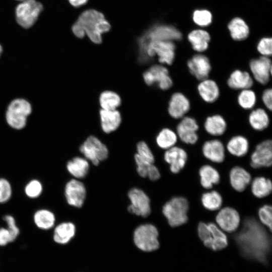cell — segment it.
<instances>
[{"label":"cell","mask_w":272,"mask_h":272,"mask_svg":"<svg viewBox=\"0 0 272 272\" xmlns=\"http://www.w3.org/2000/svg\"><path fill=\"white\" fill-rule=\"evenodd\" d=\"M236 240L241 253L247 258L264 263L270 247L268 235L254 219H247Z\"/></svg>","instance_id":"1"},{"label":"cell","mask_w":272,"mask_h":272,"mask_svg":"<svg viewBox=\"0 0 272 272\" xmlns=\"http://www.w3.org/2000/svg\"><path fill=\"white\" fill-rule=\"evenodd\" d=\"M111 25L104 15L94 9H88L82 13L72 26L73 33L82 38L86 34L91 41L100 44L102 34L110 30Z\"/></svg>","instance_id":"2"},{"label":"cell","mask_w":272,"mask_h":272,"mask_svg":"<svg viewBox=\"0 0 272 272\" xmlns=\"http://www.w3.org/2000/svg\"><path fill=\"white\" fill-rule=\"evenodd\" d=\"M139 47V60L141 63H147L157 55L162 63L171 65L175 58V45L172 41L137 40Z\"/></svg>","instance_id":"3"},{"label":"cell","mask_w":272,"mask_h":272,"mask_svg":"<svg viewBox=\"0 0 272 272\" xmlns=\"http://www.w3.org/2000/svg\"><path fill=\"white\" fill-rule=\"evenodd\" d=\"M198 235L204 245L214 250H220L228 245L227 237L217 225L213 223L200 222L197 227Z\"/></svg>","instance_id":"4"},{"label":"cell","mask_w":272,"mask_h":272,"mask_svg":"<svg viewBox=\"0 0 272 272\" xmlns=\"http://www.w3.org/2000/svg\"><path fill=\"white\" fill-rule=\"evenodd\" d=\"M189 205L183 197L177 196L167 201L163 207V214L172 227L180 226L188 221Z\"/></svg>","instance_id":"5"},{"label":"cell","mask_w":272,"mask_h":272,"mask_svg":"<svg viewBox=\"0 0 272 272\" xmlns=\"http://www.w3.org/2000/svg\"><path fill=\"white\" fill-rule=\"evenodd\" d=\"M30 104L23 99H16L9 105L6 112V120L12 127L20 129L26 125L27 116L31 113Z\"/></svg>","instance_id":"6"},{"label":"cell","mask_w":272,"mask_h":272,"mask_svg":"<svg viewBox=\"0 0 272 272\" xmlns=\"http://www.w3.org/2000/svg\"><path fill=\"white\" fill-rule=\"evenodd\" d=\"M158 231L156 227L150 224L139 226L134 231L133 240L136 246L145 251L156 250L159 246Z\"/></svg>","instance_id":"7"},{"label":"cell","mask_w":272,"mask_h":272,"mask_svg":"<svg viewBox=\"0 0 272 272\" xmlns=\"http://www.w3.org/2000/svg\"><path fill=\"white\" fill-rule=\"evenodd\" d=\"M43 10V6L35 0H25L16 9L18 23L24 28L32 26Z\"/></svg>","instance_id":"8"},{"label":"cell","mask_w":272,"mask_h":272,"mask_svg":"<svg viewBox=\"0 0 272 272\" xmlns=\"http://www.w3.org/2000/svg\"><path fill=\"white\" fill-rule=\"evenodd\" d=\"M182 38V34L175 27L164 24H156L146 31L138 38V40L148 41L162 40L173 41Z\"/></svg>","instance_id":"9"},{"label":"cell","mask_w":272,"mask_h":272,"mask_svg":"<svg viewBox=\"0 0 272 272\" xmlns=\"http://www.w3.org/2000/svg\"><path fill=\"white\" fill-rule=\"evenodd\" d=\"M80 151L85 157L94 165L108 157V151L106 146L94 136H90L80 146Z\"/></svg>","instance_id":"10"},{"label":"cell","mask_w":272,"mask_h":272,"mask_svg":"<svg viewBox=\"0 0 272 272\" xmlns=\"http://www.w3.org/2000/svg\"><path fill=\"white\" fill-rule=\"evenodd\" d=\"M143 78L148 85L157 84L163 90H167L173 85V81L169 75L168 69L162 65L152 66L144 73Z\"/></svg>","instance_id":"11"},{"label":"cell","mask_w":272,"mask_h":272,"mask_svg":"<svg viewBox=\"0 0 272 272\" xmlns=\"http://www.w3.org/2000/svg\"><path fill=\"white\" fill-rule=\"evenodd\" d=\"M131 204L127 209L129 213L143 217L151 213L150 201L148 196L141 189L133 188L128 193Z\"/></svg>","instance_id":"12"},{"label":"cell","mask_w":272,"mask_h":272,"mask_svg":"<svg viewBox=\"0 0 272 272\" xmlns=\"http://www.w3.org/2000/svg\"><path fill=\"white\" fill-rule=\"evenodd\" d=\"M249 68L253 78L259 84L265 85L270 81L272 66L268 57L261 56L252 59L249 62Z\"/></svg>","instance_id":"13"},{"label":"cell","mask_w":272,"mask_h":272,"mask_svg":"<svg viewBox=\"0 0 272 272\" xmlns=\"http://www.w3.org/2000/svg\"><path fill=\"white\" fill-rule=\"evenodd\" d=\"M272 163V142L267 140L258 144L251 156L250 165L253 168L268 167Z\"/></svg>","instance_id":"14"},{"label":"cell","mask_w":272,"mask_h":272,"mask_svg":"<svg viewBox=\"0 0 272 272\" xmlns=\"http://www.w3.org/2000/svg\"><path fill=\"white\" fill-rule=\"evenodd\" d=\"M198 125L194 118L189 116L183 117L177 126V135L183 143L194 144L198 139Z\"/></svg>","instance_id":"15"},{"label":"cell","mask_w":272,"mask_h":272,"mask_svg":"<svg viewBox=\"0 0 272 272\" xmlns=\"http://www.w3.org/2000/svg\"><path fill=\"white\" fill-rule=\"evenodd\" d=\"M218 227L227 232H233L238 228L240 218L238 212L231 207H225L221 209L216 217Z\"/></svg>","instance_id":"16"},{"label":"cell","mask_w":272,"mask_h":272,"mask_svg":"<svg viewBox=\"0 0 272 272\" xmlns=\"http://www.w3.org/2000/svg\"><path fill=\"white\" fill-rule=\"evenodd\" d=\"M64 193L67 202L70 205L81 208L86 198V188L82 182L73 179L66 183Z\"/></svg>","instance_id":"17"},{"label":"cell","mask_w":272,"mask_h":272,"mask_svg":"<svg viewBox=\"0 0 272 272\" xmlns=\"http://www.w3.org/2000/svg\"><path fill=\"white\" fill-rule=\"evenodd\" d=\"M187 65L190 74L200 81L207 79L212 69L209 59L200 54H195L188 59Z\"/></svg>","instance_id":"18"},{"label":"cell","mask_w":272,"mask_h":272,"mask_svg":"<svg viewBox=\"0 0 272 272\" xmlns=\"http://www.w3.org/2000/svg\"><path fill=\"white\" fill-rule=\"evenodd\" d=\"M190 103L188 99L182 93L176 92L171 97L168 111L170 115L175 118H183L189 111Z\"/></svg>","instance_id":"19"},{"label":"cell","mask_w":272,"mask_h":272,"mask_svg":"<svg viewBox=\"0 0 272 272\" xmlns=\"http://www.w3.org/2000/svg\"><path fill=\"white\" fill-rule=\"evenodd\" d=\"M164 158L170 165V171L173 173H178L185 165L187 154L182 148L173 146L166 150Z\"/></svg>","instance_id":"20"},{"label":"cell","mask_w":272,"mask_h":272,"mask_svg":"<svg viewBox=\"0 0 272 272\" xmlns=\"http://www.w3.org/2000/svg\"><path fill=\"white\" fill-rule=\"evenodd\" d=\"M204 156L215 163H220L224 160L225 148L223 143L218 140H212L206 142L202 147Z\"/></svg>","instance_id":"21"},{"label":"cell","mask_w":272,"mask_h":272,"mask_svg":"<svg viewBox=\"0 0 272 272\" xmlns=\"http://www.w3.org/2000/svg\"><path fill=\"white\" fill-rule=\"evenodd\" d=\"M197 89L201 99L207 103L215 102L220 96V90L217 84L211 79L207 78L201 80Z\"/></svg>","instance_id":"22"},{"label":"cell","mask_w":272,"mask_h":272,"mask_svg":"<svg viewBox=\"0 0 272 272\" xmlns=\"http://www.w3.org/2000/svg\"><path fill=\"white\" fill-rule=\"evenodd\" d=\"M229 178L232 187L238 192L244 191L251 179L249 173L240 166H235L231 169Z\"/></svg>","instance_id":"23"},{"label":"cell","mask_w":272,"mask_h":272,"mask_svg":"<svg viewBox=\"0 0 272 272\" xmlns=\"http://www.w3.org/2000/svg\"><path fill=\"white\" fill-rule=\"evenodd\" d=\"M227 84L232 89L241 90L250 88L253 84V81L247 72L236 70L231 73Z\"/></svg>","instance_id":"24"},{"label":"cell","mask_w":272,"mask_h":272,"mask_svg":"<svg viewBox=\"0 0 272 272\" xmlns=\"http://www.w3.org/2000/svg\"><path fill=\"white\" fill-rule=\"evenodd\" d=\"M100 115L101 127L105 132H112L119 126L121 118L120 113L117 110L101 109Z\"/></svg>","instance_id":"25"},{"label":"cell","mask_w":272,"mask_h":272,"mask_svg":"<svg viewBox=\"0 0 272 272\" xmlns=\"http://www.w3.org/2000/svg\"><path fill=\"white\" fill-rule=\"evenodd\" d=\"M204 128L210 134L219 136L223 134L227 129V123L224 118L215 114L208 116L204 123Z\"/></svg>","instance_id":"26"},{"label":"cell","mask_w":272,"mask_h":272,"mask_svg":"<svg viewBox=\"0 0 272 272\" xmlns=\"http://www.w3.org/2000/svg\"><path fill=\"white\" fill-rule=\"evenodd\" d=\"M188 39L195 51L201 52L208 49L210 36L207 31L198 29L191 31L188 35Z\"/></svg>","instance_id":"27"},{"label":"cell","mask_w":272,"mask_h":272,"mask_svg":"<svg viewBox=\"0 0 272 272\" xmlns=\"http://www.w3.org/2000/svg\"><path fill=\"white\" fill-rule=\"evenodd\" d=\"M200 182L201 186L206 189L211 188L220 180L218 171L209 165L202 166L199 170Z\"/></svg>","instance_id":"28"},{"label":"cell","mask_w":272,"mask_h":272,"mask_svg":"<svg viewBox=\"0 0 272 272\" xmlns=\"http://www.w3.org/2000/svg\"><path fill=\"white\" fill-rule=\"evenodd\" d=\"M248 121L251 127L255 130L261 131L269 124V118L266 111L261 108L253 110L249 115Z\"/></svg>","instance_id":"29"},{"label":"cell","mask_w":272,"mask_h":272,"mask_svg":"<svg viewBox=\"0 0 272 272\" xmlns=\"http://www.w3.org/2000/svg\"><path fill=\"white\" fill-rule=\"evenodd\" d=\"M75 225L71 222H63L55 228L53 239L56 243L65 244L69 242L75 234Z\"/></svg>","instance_id":"30"},{"label":"cell","mask_w":272,"mask_h":272,"mask_svg":"<svg viewBox=\"0 0 272 272\" xmlns=\"http://www.w3.org/2000/svg\"><path fill=\"white\" fill-rule=\"evenodd\" d=\"M227 149L232 155L237 157L244 156L249 150V142L244 137L240 135L233 137L227 144Z\"/></svg>","instance_id":"31"},{"label":"cell","mask_w":272,"mask_h":272,"mask_svg":"<svg viewBox=\"0 0 272 272\" xmlns=\"http://www.w3.org/2000/svg\"><path fill=\"white\" fill-rule=\"evenodd\" d=\"M69 173L77 178H84L88 174L89 164L84 158L77 157L69 161L66 164Z\"/></svg>","instance_id":"32"},{"label":"cell","mask_w":272,"mask_h":272,"mask_svg":"<svg viewBox=\"0 0 272 272\" xmlns=\"http://www.w3.org/2000/svg\"><path fill=\"white\" fill-rule=\"evenodd\" d=\"M228 27L232 38L235 40H243L248 36V27L244 21L240 18L232 19Z\"/></svg>","instance_id":"33"},{"label":"cell","mask_w":272,"mask_h":272,"mask_svg":"<svg viewBox=\"0 0 272 272\" xmlns=\"http://www.w3.org/2000/svg\"><path fill=\"white\" fill-rule=\"evenodd\" d=\"M36 226L42 230H48L52 228L55 222L54 214L47 209H40L37 211L33 217Z\"/></svg>","instance_id":"34"},{"label":"cell","mask_w":272,"mask_h":272,"mask_svg":"<svg viewBox=\"0 0 272 272\" xmlns=\"http://www.w3.org/2000/svg\"><path fill=\"white\" fill-rule=\"evenodd\" d=\"M134 159L138 173L141 177H148L151 180H157L160 178L159 171L153 164L142 160L136 154Z\"/></svg>","instance_id":"35"},{"label":"cell","mask_w":272,"mask_h":272,"mask_svg":"<svg viewBox=\"0 0 272 272\" xmlns=\"http://www.w3.org/2000/svg\"><path fill=\"white\" fill-rule=\"evenodd\" d=\"M272 190L271 181L264 177L255 178L251 184V191L257 198H263L268 195Z\"/></svg>","instance_id":"36"},{"label":"cell","mask_w":272,"mask_h":272,"mask_svg":"<svg viewBox=\"0 0 272 272\" xmlns=\"http://www.w3.org/2000/svg\"><path fill=\"white\" fill-rule=\"evenodd\" d=\"M177 141V135L172 130L165 128L162 129L156 137L158 146L163 149H168L175 145Z\"/></svg>","instance_id":"37"},{"label":"cell","mask_w":272,"mask_h":272,"mask_svg":"<svg viewBox=\"0 0 272 272\" xmlns=\"http://www.w3.org/2000/svg\"><path fill=\"white\" fill-rule=\"evenodd\" d=\"M99 102L102 109L113 110L120 105L121 99L116 93L106 91L101 94Z\"/></svg>","instance_id":"38"},{"label":"cell","mask_w":272,"mask_h":272,"mask_svg":"<svg viewBox=\"0 0 272 272\" xmlns=\"http://www.w3.org/2000/svg\"><path fill=\"white\" fill-rule=\"evenodd\" d=\"M201 201L206 209L213 211L221 208L223 200L221 194L218 192L213 190L203 193Z\"/></svg>","instance_id":"39"},{"label":"cell","mask_w":272,"mask_h":272,"mask_svg":"<svg viewBox=\"0 0 272 272\" xmlns=\"http://www.w3.org/2000/svg\"><path fill=\"white\" fill-rule=\"evenodd\" d=\"M239 106L244 109H252L256 102L255 92L250 88L241 90L237 96Z\"/></svg>","instance_id":"40"},{"label":"cell","mask_w":272,"mask_h":272,"mask_svg":"<svg viewBox=\"0 0 272 272\" xmlns=\"http://www.w3.org/2000/svg\"><path fill=\"white\" fill-rule=\"evenodd\" d=\"M43 190L41 183L38 180L33 179L25 186L24 191L26 195L32 198L39 197Z\"/></svg>","instance_id":"41"},{"label":"cell","mask_w":272,"mask_h":272,"mask_svg":"<svg viewBox=\"0 0 272 272\" xmlns=\"http://www.w3.org/2000/svg\"><path fill=\"white\" fill-rule=\"evenodd\" d=\"M193 20L198 26L206 27L211 23L212 16L208 10H196L193 14Z\"/></svg>","instance_id":"42"},{"label":"cell","mask_w":272,"mask_h":272,"mask_svg":"<svg viewBox=\"0 0 272 272\" xmlns=\"http://www.w3.org/2000/svg\"><path fill=\"white\" fill-rule=\"evenodd\" d=\"M136 155L142 160L153 164L154 157L147 144L142 141L139 142L137 147Z\"/></svg>","instance_id":"43"},{"label":"cell","mask_w":272,"mask_h":272,"mask_svg":"<svg viewBox=\"0 0 272 272\" xmlns=\"http://www.w3.org/2000/svg\"><path fill=\"white\" fill-rule=\"evenodd\" d=\"M271 207L266 205L261 207L258 210V217L261 223L269 228L271 231Z\"/></svg>","instance_id":"44"},{"label":"cell","mask_w":272,"mask_h":272,"mask_svg":"<svg viewBox=\"0 0 272 272\" xmlns=\"http://www.w3.org/2000/svg\"><path fill=\"white\" fill-rule=\"evenodd\" d=\"M12 194V189L9 181L5 178H0V203L8 201Z\"/></svg>","instance_id":"45"},{"label":"cell","mask_w":272,"mask_h":272,"mask_svg":"<svg viewBox=\"0 0 272 272\" xmlns=\"http://www.w3.org/2000/svg\"><path fill=\"white\" fill-rule=\"evenodd\" d=\"M257 49L263 56L269 57L272 53V40L271 38H263L258 42Z\"/></svg>","instance_id":"46"},{"label":"cell","mask_w":272,"mask_h":272,"mask_svg":"<svg viewBox=\"0 0 272 272\" xmlns=\"http://www.w3.org/2000/svg\"><path fill=\"white\" fill-rule=\"evenodd\" d=\"M7 224L8 229L11 232L13 239L15 240L18 236L20 230L17 227L14 218L11 215H6L3 218Z\"/></svg>","instance_id":"47"},{"label":"cell","mask_w":272,"mask_h":272,"mask_svg":"<svg viewBox=\"0 0 272 272\" xmlns=\"http://www.w3.org/2000/svg\"><path fill=\"white\" fill-rule=\"evenodd\" d=\"M11 232L8 228H0V245L4 246L14 241Z\"/></svg>","instance_id":"48"},{"label":"cell","mask_w":272,"mask_h":272,"mask_svg":"<svg viewBox=\"0 0 272 272\" xmlns=\"http://www.w3.org/2000/svg\"><path fill=\"white\" fill-rule=\"evenodd\" d=\"M262 101L265 107L269 111L272 109V90L271 88L265 89L261 96Z\"/></svg>","instance_id":"49"},{"label":"cell","mask_w":272,"mask_h":272,"mask_svg":"<svg viewBox=\"0 0 272 272\" xmlns=\"http://www.w3.org/2000/svg\"><path fill=\"white\" fill-rule=\"evenodd\" d=\"M69 1L73 6L78 7L86 4L88 0H69Z\"/></svg>","instance_id":"50"},{"label":"cell","mask_w":272,"mask_h":272,"mask_svg":"<svg viewBox=\"0 0 272 272\" xmlns=\"http://www.w3.org/2000/svg\"><path fill=\"white\" fill-rule=\"evenodd\" d=\"M2 51H3L2 47V46L0 45V56H1V54H2Z\"/></svg>","instance_id":"51"},{"label":"cell","mask_w":272,"mask_h":272,"mask_svg":"<svg viewBox=\"0 0 272 272\" xmlns=\"http://www.w3.org/2000/svg\"><path fill=\"white\" fill-rule=\"evenodd\" d=\"M20 1H22V0H20Z\"/></svg>","instance_id":"52"}]
</instances>
